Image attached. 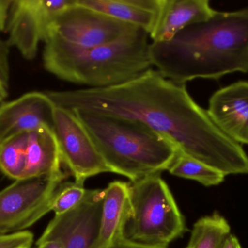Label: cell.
<instances>
[{
	"mask_svg": "<svg viewBox=\"0 0 248 248\" xmlns=\"http://www.w3.org/2000/svg\"><path fill=\"white\" fill-rule=\"evenodd\" d=\"M55 106L139 121L226 176L248 175V156L191 97L186 84L147 70L119 85L45 92Z\"/></svg>",
	"mask_w": 248,
	"mask_h": 248,
	"instance_id": "6da1fadb",
	"label": "cell"
},
{
	"mask_svg": "<svg viewBox=\"0 0 248 248\" xmlns=\"http://www.w3.org/2000/svg\"><path fill=\"white\" fill-rule=\"evenodd\" d=\"M150 50L157 71L179 84L248 73V7L217 11L211 18L187 26L168 42H152Z\"/></svg>",
	"mask_w": 248,
	"mask_h": 248,
	"instance_id": "7a4b0ae2",
	"label": "cell"
},
{
	"mask_svg": "<svg viewBox=\"0 0 248 248\" xmlns=\"http://www.w3.org/2000/svg\"><path fill=\"white\" fill-rule=\"evenodd\" d=\"M150 35L142 29L111 43L78 48L47 37L45 69L63 81L98 89L127 83L151 68Z\"/></svg>",
	"mask_w": 248,
	"mask_h": 248,
	"instance_id": "3957f363",
	"label": "cell"
},
{
	"mask_svg": "<svg viewBox=\"0 0 248 248\" xmlns=\"http://www.w3.org/2000/svg\"><path fill=\"white\" fill-rule=\"evenodd\" d=\"M71 111L113 173L125 176L130 182L169 170L179 150L139 121L78 109Z\"/></svg>",
	"mask_w": 248,
	"mask_h": 248,
	"instance_id": "277c9868",
	"label": "cell"
},
{
	"mask_svg": "<svg viewBox=\"0 0 248 248\" xmlns=\"http://www.w3.org/2000/svg\"><path fill=\"white\" fill-rule=\"evenodd\" d=\"M131 215L124 237L134 243L168 248L183 237L186 226L169 186L160 173L129 182Z\"/></svg>",
	"mask_w": 248,
	"mask_h": 248,
	"instance_id": "5b68a950",
	"label": "cell"
},
{
	"mask_svg": "<svg viewBox=\"0 0 248 248\" xmlns=\"http://www.w3.org/2000/svg\"><path fill=\"white\" fill-rule=\"evenodd\" d=\"M66 179L28 178L0 192V234L24 231L51 211V202Z\"/></svg>",
	"mask_w": 248,
	"mask_h": 248,
	"instance_id": "8992f818",
	"label": "cell"
},
{
	"mask_svg": "<svg viewBox=\"0 0 248 248\" xmlns=\"http://www.w3.org/2000/svg\"><path fill=\"white\" fill-rule=\"evenodd\" d=\"M137 29L76 0L54 19L46 38L78 48H92L111 43Z\"/></svg>",
	"mask_w": 248,
	"mask_h": 248,
	"instance_id": "52a82bcc",
	"label": "cell"
},
{
	"mask_svg": "<svg viewBox=\"0 0 248 248\" xmlns=\"http://www.w3.org/2000/svg\"><path fill=\"white\" fill-rule=\"evenodd\" d=\"M53 131L64 167L75 182L84 183L93 176L113 173L73 111L55 106Z\"/></svg>",
	"mask_w": 248,
	"mask_h": 248,
	"instance_id": "ba28073f",
	"label": "cell"
},
{
	"mask_svg": "<svg viewBox=\"0 0 248 248\" xmlns=\"http://www.w3.org/2000/svg\"><path fill=\"white\" fill-rule=\"evenodd\" d=\"M76 0H14L9 10L6 32L10 48L26 60L36 58L39 44L45 42L49 26L61 12Z\"/></svg>",
	"mask_w": 248,
	"mask_h": 248,
	"instance_id": "9c48e42d",
	"label": "cell"
},
{
	"mask_svg": "<svg viewBox=\"0 0 248 248\" xmlns=\"http://www.w3.org/2000/svg\"><path fill=\"white\" fill-rule=\"evenodd\" d=\"M103 202L104 191L87 189L78 206L55 215L36 242L56 241L62 248H93L100 231Z\"/></svg>",
	"mask_w": 248,
	"mask_h": 248,
	"instance_id": "30bf717a",
	"label": "cell"
},
{
	"mask_svg": "<svg viewBox=\"0 0 248 248\" xmlns=\"http://www.w3.org/2000/svg\"><path fill=\"white\" fill-rule=\"evenodd\" d=\"M55 105L46 93L29 92L0 104V143L42 127L53 129Z\"/></svg>",
	"mask_w": 248,
	"mask_h": 248,
	"instance_id": "8fae6325",
	"label": "cell"
},
{
	"mask_svg": "<svg viewBox=\"0 0 248 248\" xmlns=\"http://www.w3.org/2000/svg\"><path fill=\"white\" fill-rule=\"evenodd\" d=\"M226 135L248 145V81H238L216 91L207 110Z\"/></svg>",
	"mask_w": 248,
	"mask_h": 248,
	"instance_id": "7c38bea8",
	"label": "cell"
},
{
	"mask_svg": "<svg viewBox=\"0 0 248 248\" xmlns=\"http://www.w3.org/2000/svg\"><path fill=\"white\" fill-rule=\"evenodd\" d=\"M216 12L208 0H163L150 39L168 42L187 26L211 18Z\"/></svg>",
	"mask_w": 248,
	"mask_h": 248,
	"instance_id": "4fadbf2b",
	"label": "cell"
},
{
	"mask_svg": "<svg viewBox=\"0 0 248 248\" xmlns=\"http://www.w3.org/2000/svg\"><path fill=\"white\" fill-rule=\"evenodd\" d=\"M59 146L53 129L42 127L29 132L26 167L22 179L59 177L67 179Z\"/></svg>",
	"mask_w": 248,
	"mask_h": 248,
	"instance_id": "5bb4252c",
	"label": "cell"
},
{
	"mask_svg": "<svg viewBox=\"0 0 248 248\" xmlns=\"http://www.w3.org/2000/svg\"><path fill=\"white\" fill-rule=\"evenodd\" d=\"M103 191L101 225L93 248L113 247L124 237V230L131 215L129 182L115 181Z\"/></svg>",
	"mask_w": 248,
	"mask_h": 248,
	"instance_id": "9a60e30c",
	"label": "cell"
},
{
	"mask_svg": "<svg viewBox=\"0 0 248 248\" xmlns=\"http://www.w3.org/2000/svg\"><path fill=\"white\" fill-rule=\"evenodd\" d=\"M78 4L101 12L116 20L153 32L163 0H77Z\"/></svg>",
	"mask_w": 248,
	"mask_h": 248,
	"instance_id": "2e32d148",
	"label": "cell"
},
{
	"mask_svg": "<svg viewBox=\"0 0 248 248\" xmlns=\"http://www.w3.org/2000/svg\"><path fill=\"white\" fill-rule=\"evenodd\" d=\"M231 234L227 220L218 212L202 217L194 224L186 248H220Z\"/></svg>",
	"mask_w": 248,
	"mask_h": 248,
	"instance_id": "e0dca14e",
	"label": "cell"
},
{
	"mask_svg": "<svg viewBox=\"0 0 248 248\" xmlns=\"http://www.w3.org/2000/svg\"><path fill=\"white\" fill-rule=\"evenodd\" d=\"M168 170L173 176L195 181L208 187L221 184L227 176L222 172L186 155L180 150Z\"/></svg>",
	"mask_w": 248,
	"mask_h": 248,
	"instance_id": "ac0fdd59",
	"label": "cell"
},
{
	"mask_svg": "<svg viewBox=\"0 0 248 248\" xmlns=\"http://www.w3.org/2000/svg\"><path fill=\"white\" fill-rule=\"evenodd\" d=\"M29 134H18L0 143V171L15 181L23 177Z\"/></svg>",
	"mask_w": 248,
	"mask_h": 248,
	"instance_id": "d6986e66",
	"label": "cell"
},
{
	"mask_svg": "<svg viewBox=\"0 0 248 248\" xmlns=\"http://www.w3.org/2000/svg\"><path fill=\"white\" fill-rule=\"evenodd\" d=\"M87 192L83 182H62L54 194L51 211L58 215L71 211L82 202Z\"/></svg>",
	"mask_w": 248,
	"mask_h": 248,
	"instance_id": "ffe728a7",
	"label": "cell"
},
{
	"mask_svg": "<svg viewBox=\"0 0 248 248\" xmlns=\"http://www.w3.org/2000/svg\"><path fill=\"white\" fill-rule=\"evenodd\" d=\"M10 48L7 41L0 38V103L7 99L10 89Z\"/></svg>",
	"mask_w": 248,
	"mask_h": 248,
	"instance_id": "44dd1931",
	"label": "cell"
},
{
	"mask_svg": "<svg viewBox=\"0 0 248 248\" xmlns=\"http://www.w3.org/2000/svg\"><path fill=\"white\" fill-rule=\"evenodd\" d=\"M33 243V234L30 231L0 234V248H30Z\"/></svg>",
	"mask_w": 248,
	"mask_h": 248,
	"instance_id": "7402d4cb",
	"label": "cell"
},
{
	"mask_svg": "<svg viewBox=\"0 0 248 248\" xmlns=\"http://www.w3.org/2000/svg\"><path fill=\"white\" fill-rule=\"evenodd\" d=\"M11 3L12 0H0V33L6 29Z\"/></svg>",
	"mask_w": 248,
	"mask_h": 248,
	"instance_id": "603a6c76",
	"label": "cell"
},
{
	"mask_svg": "<svg viewBox=\"0 0 248 248\" xmlns=\"http://www.w3.org/2000/svg\"><path fill=\"white\" fill-rule=\"evenodd\" d=\"M111 248H168L154 247V246H145V245L140 244L134 243L131 240H127L125 237L119 240Z\"/></svg>",
	"mask_w": 248,
	"mask_h": 248,
	"instance_id": "cb8c5ba5",
	"label": "cell"
},
{
	"mask_svg": "<svg viewBox=\"0 0 248 248\" xmlns=\"http://www.w3.org/2000/svg\"><path fill=\"white\" fill-rule=\"evenodd\" d=\"M220 248H242L238 239L234 234H230Z\"/></svg>",
	"mask_w": 248,
	"mask_h": 248,
	"instance_id": "d4e9b609",
	"label": "cell"
},
{
	"mask_svg": "<svg viewBox=\"0 0 248 248\" xmlns=\"http://www.w3.org/2000/svg\"><path fill=\"white\" fill-rule=\"evenodd\" d=\"M30 248H62V246L56 241L36 242L34 247Z\"/></svg>",
	"mask_w": 248,
	"mask_h": 248,
	"instance_id": "484cf974",
	"label": "cell"
},
{
	"mask_svg": "<svg viewBox=\"0 0 248 248\" xmlns=\"http://www.w3.org/2000/svg\"></svg>",
	"mask_w": 248,
	"mask_h": 248,
	"instance_id": "4316f807",
	"label": "cell"
}]
</instances>
